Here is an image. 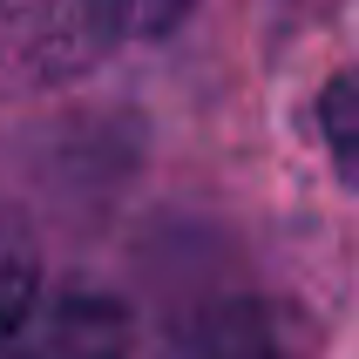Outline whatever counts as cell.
I'll use <instances>...</instances> for the list:
<instances>
[{"label":"cell","mask_w":359,"mask_h":359,"mask_svg":"<svg viewBox=\"0 0 359 359\" xmlns=\"http://www.w3.org/2000/svg\"><path fill=\"white\" fill-rule=\"evenodd\" d=\"M129 34V0H0V102L88 75Z\"/></svg>","instance_id":"obj_1"},{"label":"cell","mask_w":359,"mask_h":359,"mask_svg":"<svg viewBox=\"0 0 359 359\" xmlns=\"http://www.w3.org/2000/svg\"><path fill=\"white\" fill-rule=\"evenodd\" d=\"M0 359H129V312L109 292H61L34 299Z\"/></svg>","instance_id":"obj_2"},{"label":"cell","mask_w":359,"mask_h":359,"mask_svg":"<svg viewBox=\"0 0 359 359\" xmlns=\"http://www.w3.org/2000/svg\"><path fill=\"white\" fill-rule=\"evenodd\" d=\"M41 299V251H34V231L20 210L0 203V346L20 332V319L34 312Z\"/></svg>","instance_id":"obj_3"},{"label":"cell","mask_w":359,"mask_h":359,"mask_svg":"<svg viewBox=\"0 0 359 359\" xmlns=\"http://www.w3.org/2000/svg\"><path fill=\"white\" fill-rule=\"evenodd\" d=\"M190 359H278V339H271V325L251 305H224L217 319L197 332Z\"/></svg>","instance_id":"obj_4"},{"label":"cell","mask_w":359,"mask_h":359,"mask_svg":"<svg viewBox=\"0 0 359 359\" xmlns=\"http://www.w3.org/2000/svg\"><path fill=\"white\" fill-rule=\"evenodd\" d=\"M319 122H325V142H332V163L339 177L359 190V75H339L319 102Z\"/></svg>","instance_id":"obj_5"},{"label":"cell","mask_w":359,"mask_h":359,"mask_svg":"<svg viewBox=\"0 0 359 359\" xmlns=\"http://www.w3.org/2000/svg\"><path fill=\"white\" fill-rule=\"evenodd\" d=\"M177 14H183V0H129V27H149V34L170 27Z\"/></svg>","instance_id":"obj_6"}]
</instances>
